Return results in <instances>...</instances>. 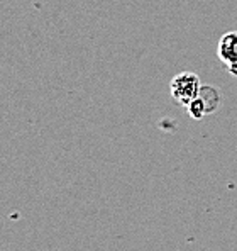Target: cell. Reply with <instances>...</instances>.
<instances>
[{
  "instance_id": "cell-3",
  "label": "cell",
  "mask_w": 237,
  "mask_h": 251,
  "mask_svg": "<svg viewBox=\"0 0 237 251\" xmlns=\"http://www.w3.org/2000/svg\"><path fill=\"white\" fill-rule=\"evenodd\" d=\"M218 60L227 66L229 73L237 76V31H229L218 41Z\"/></svg>"
},
{
  "instance_id": "cell-2",
  "label": "cell",
  "mask_w": 237,
  "mask_h": 251,
  "mask_svg": "<svg viewBox=\"0 0 237 251\" xmlns=\"http://www.w3.org/2000/svg\"><path fill=\"white\" fill-rule=\"evenodd\" d=\"M222 104V94L213 85H202L197 99L187 107V112L195 121L203 119L209 114H213Z\"/></svg>"
},
{
  "instance_id": "cell-1",
  "label": "cell",
  "mask_w": 237,
  "mask_h": 251,
  "mask_svg": "<svg viewBox=\"0 0 237 251\" xmlns=\"http://www.w3.org/2000/svg\"><path fill=\"white\" fill-rule=\"evenodd\" d=\"M200 88H202V82L193 72H181L169 82V94L173 100L185 109L197 99Z\"/></svg>"
}]
</instances>
